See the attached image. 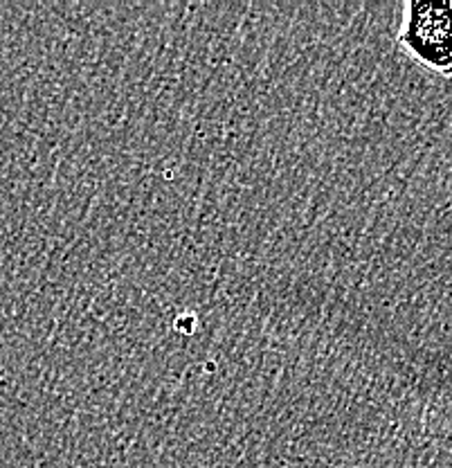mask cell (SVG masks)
Segmentation results:
<instances>
[{
	"label": "cell",
	"mask_w": 452,
	"mask_h": 468,
	"mask_svg": "<svg viewBox=\"0 0 452 468\" xmlns=\"http://www.w3.org/2000/svg\"><path fill=\"white\" fill-rule=\"evenodd\" d=\"M396 46L426 70L452 77V0H407Z\"/></svg>",
	"instance_id": "1"
}]
</instances>
